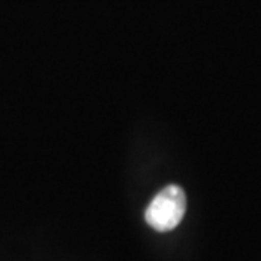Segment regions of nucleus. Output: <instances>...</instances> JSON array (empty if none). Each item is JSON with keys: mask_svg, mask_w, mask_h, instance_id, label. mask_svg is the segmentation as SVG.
Listing matches in <instances>:
<instances>
[{"mask_svg": "<svg viewBox=\"0 0 261 261\" xmlns=\"http://www.w3.org/2000/svg\"><path fill=\"white\" fill-rule=\"evenodd\" d=\"M185 212L186 195L183 189L176 185H170L154 196L145 211V221L152 229L167 232L181 222Z\"/></svg>", "mask_w": 261, "mask_h": 261, "instance_id": "nucleus-1", "label": "nucleus"}]
</instances>
